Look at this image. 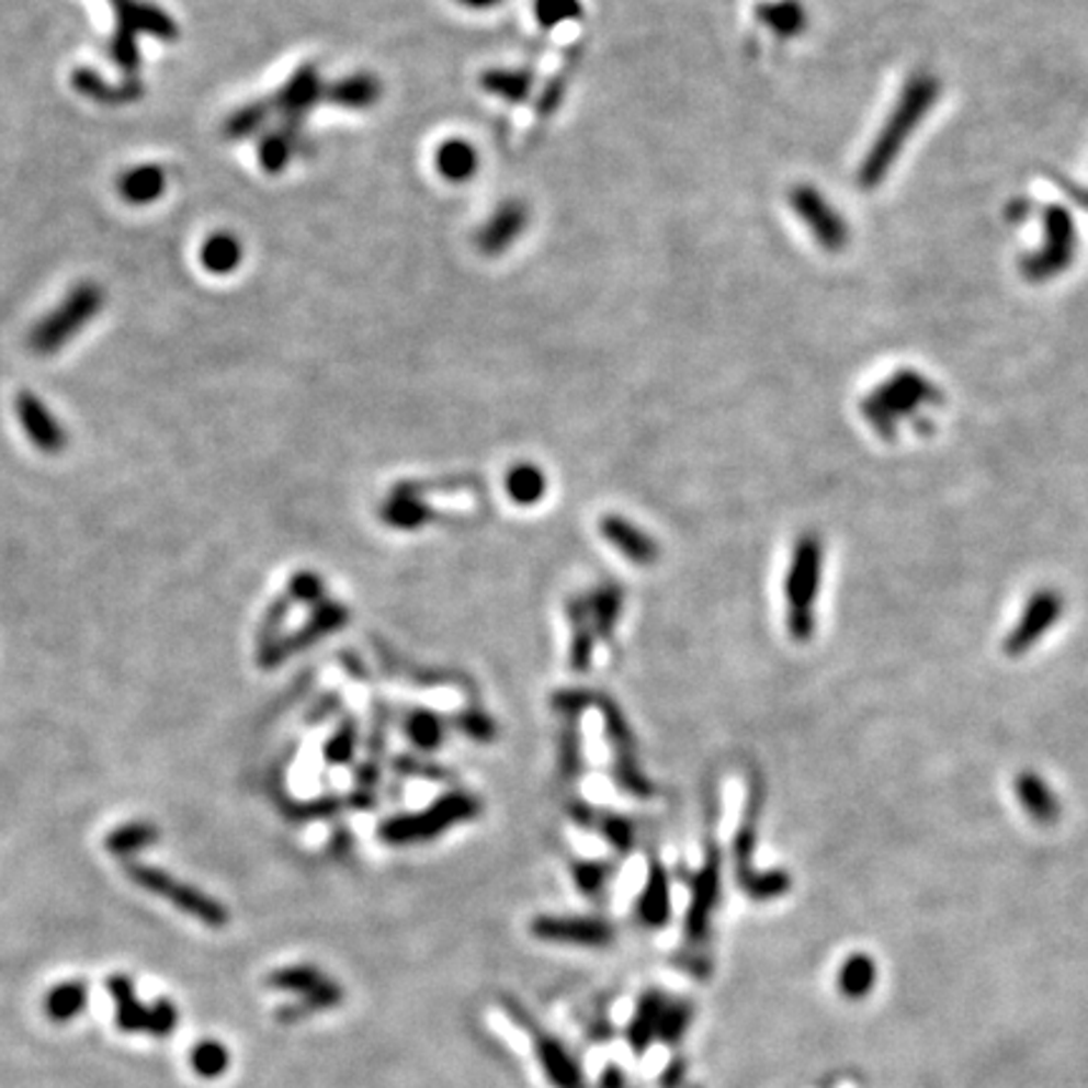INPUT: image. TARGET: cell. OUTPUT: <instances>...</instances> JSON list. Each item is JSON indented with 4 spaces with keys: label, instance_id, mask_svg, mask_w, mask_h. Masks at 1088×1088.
Segmentation results:
<instances>
[{
    "label": "cell",
    "instance_id": "1",
    "mask_svg": "<svg viewBox=\"0 0 1088 1088\" xmlns=\"http://www.w3.org/2000/svg\"><path fill=\"white\" fill-rule=\"evenodd\" d=\"M940 97V81L932 73H915L909 76L903 93H899L895 109L882 126V132L874 139L872 149L866 151L860 169V186L862 190H874L889 172L895 159L903 151L905 141L920 126L922 116L934 106Z\"/></svg>",
    "mask_w": 1088,
    "mask_h": 1088
},
{
    "label": "cell",
    "instance_id": "2",
    "mask_svg": "<svg viewBox=\"0 0 1088 1088\" xmlns=\"http://www.w3.org/2000/svg\"><path fill=\"white\" fill-rule=\"evenodd\" d=\"M479 814V802L464 792H452L433 802L427 812H416L406 816H396L381 824V839L388 845H416V841L437 839L439 835L452 829V824L466 821Z\"/></svg>",
    "mask_w": 1088,
    "mask_h": 1088
},
{
    "label": "cell",
    "instance_id": "3",
    "mask_svg": "<svg viewBox=\"0 0 1088 1088\" xmlns=\"http://www.w3.org/2000/svg\"><path fill=\"white\" fill-rule=\"evenodd\" d=\"M124 870H126V877H129L136 887L149 892V895L169 899V903L180 909V913L194 917V920L209 925V928H215V930L225 928V925L229 922L227 907L223 903H217L215 897L204 895L202 889L192 887V884L174 880L172 874L161 872V870H157V866H149V864L129 862L124 866Z\"/></svg>",
    "mask_w": 1088,
    "mask_h": 1088
},
{
    "label": "cell",
    "instance_id": "4",
    "mask_svg": "<svg viewBox=\"0 0 1088 1088\" xmlns=\"http://www.w3.org/2000/svg\"><path fill=\"white\" fill-rule=\"evenodd\" d=\"M116 11V33L112 38V54L116 66L126 73H134L139 68V46L136 36L149 33V36L172 41L177 36V25L169 15L147 0H112Z\"/></svg>",
    "mask_w": 1088,
    "mask_h": 1088
},
{
    "label": "cell",
    "instance_id": "5",
    "mask_svg": "<svg viewBox=\"0 0 1088 1088\" xmlns=\"http://www.w3.org/2000/svg\"><path fill=\"white\" fill-rule=\"evenodd\" d=\"M101 305H104V293H101L99 285L93 283L76 285L73 291L66 295V301L33 328L31 348L36 353L58 351V348L66 345L81 328H87V322L97 316Z\"/></svg>",
    "mask_w": 1088,
    "mask_h": 1088
},
{
    "label": "cell",
    "instance_id": "6",
    "mask_svg": "<svg viewBox=\"0 0 1088 1088\" xmlns=\"http://www.w3.org/2000/svg\"><path fill=\"white\" fill-rule=\"evenodd\" d=\"M501 1006L507 1008V1013L514 1018L517 1025H522L526 1033H530L532 1045H534V1056H537L540 1066L544 1070V1076L549 1078L557 1088H582V1074L580 1066L575 1064V1058L569 1056L567 1049L559 1043L555 1035H549L544 1028L537 1025L520 1002L512 998H501Z\"/></svg>",
    "mask_w": 1088,
    "mask_h": 1088
},
{
    "label": "cell",
    "instance_id": "7",
    "mask_svg": "<svg viewBox=\"0 0 1088 1088\" xmlns=\"http://www.w3.org/2000/svg\"><path fill=\"white\" fill-rule=\"evenodd\" d=\"M816 577H819V547L812 537L798 542L792 573H789L786 594H789V631L794 637H806L812 633V602L816 594Z\"/></svg>",
    "mask_w": 1088,
    "mask_h": 1088
},
{
    "label": "cell",
    "instance_id": "8",
    "mask_svg": "<svg viewBox=\"0 0 1088 1088\" xmlns=\"http://www.w3.org/2000/svg\"><path fill=\"white\" fill-rule=\"evenodd\" d=\"M1043 223H1045V245L1039 252L1031 254V258L1020 262L1023 275L1031 280H1045L1058 275L1061 270H1066L1070 265V258H1074V248H1076L1074 219H1070L1064 207L1045 209Z\"/></svg>",
    "mask_w": 1088,
    "mask_h": 1088
},
{
    "label": "cell",
    "instance_id": "9",
    "mask_svg": "<svg viewBox=\"0 0 1088 1088\" xmlns=\"http://www.w3.org/2000/svg\"><path fill=\"white\" fill-rule=\"evenodd\" d=\"M789 202H792L796 217L809 229L819 248L827 252H839L845 248L849 240V227L839 217V212L821 197L819 190H814L809 184H798L792 190Z\"/></svg>",
    "mask_w": 1088,
    "mask_h": 1088
},
{
    "label": "cell",
    "instance_id": "10",
    "mask_svg": "<svg viewBox=\"0 0 1088 1088\" xmlns=\"http://www.w3.org/2000/svg\"><path fill=\"white\" fill-rule=\"evenodd\" d=\"M928 396H930L928 381L920 378L913 371H905L897 373L895 378L884 381V384L874 390L870 401H864V413L870 416L874 427L887 429L892 427V421H895L897 416L909 413L922 401V398Z\"/></svg>",
    "mask_w": 1088,
    "mask_h": 1088
},
{
    "label": "cell",
    "instance_id": "11",
    "mask_svg": "<svg viewBox=\"0 0 1088 1088\" xmlns=\"http://www.w3.org/2000/svg\"><path fill=\"white\" fill-rule=\"evenodd\" d=\"M718 895H721V860L716 845L711 841L703 866L693 877L691 907H688L685 915V938L688 942H693V945H701V942L709 938L711 917L713 909L718 905Z\"/></svg>",
    "mask_w": 1088,
    "mask_h": 1088
},
{
    "label": "cell",
    "instance_id": "12",
    "mask_svg": "<svg viewBox=\"0 0 1088 1088\" xmlns=\"http://www.w3.org/2000/svg\"><path fill=\"white\" fill-rule=\"evenodd\" d=\"M530 204L522 200H505L499 202V207L487 217V223L479 227L476 233V248L489 258H497V254H505L507 250H512L517 240L526 233L530 227Z\"/></svg>",
    "mask_w": 1088,
    "mask_h": 1088
},
{
    "label": "cell",
    "instance_id": "13",
    "mask_svg": "<svg viewBox=\"0 0 1088 1088\" xmlns=\"http://www.w3.org/2000/svg\"><path fill=\"white\" fill-rule=\"evenodd\" d=\"M532 934L547 942H569V945L602 948L615 938L612 925L594 920V917H559L542 915L532 922Z\"/></svg>",
    "mask_w": 1088,
    "mask_h": 1088
},
{
    "label": "cell",
    "instance_id": "14",
    "mask_svg": "<svg viewBox=\"0 0 1088 1088\" xmlns=\"http://www.w3.org/2000/svg\"><path fill=\"white\" fill-rule=\"evenodd\" d=\"M598 705H600L602 716H605L612 748H615V769H617L620 784H623V789H627V792H633L637 796L650 794L648 779H643L641 769H637L633 736H631V730H627L623 713L617 711V705L612 703L610 699H598Z\"/></svg>",
    "mask_w": 1088,
    "mask_h": 1088
},
{
    "label": "cell",
    "instance_id": "15",
    "mask_svg": "<svg viewBox=\"0 0 1088 1088\" xmlns=\"http://www.w3.org/2000/svg\"><path fill=\"white\" fill-rule=\"evenodd\" d=\"M326 99V83H322L316 66H303L293 73L275 97V109L283 114L287 126H297L313 106Z\"/></svg>",
    "mask_w": 1088,
    "mask_h": 1088
},
{
    "label": "cell",
    "instance_id": "16",
    "mask_svg": "<svg viewBox=\"0 0 1088 1088\" xmlns=\"http://www.w3.org/2000/svg\"><path fill=\"white\" fill-rule=\"evenodd\" d=\"M598 530L602 534V540L610 542L612 549H617L620 555L631 559L637 567H650L653 563H658L660 547L658 542L650 537L648 532H643L641 526H635L631 520L617 514L602 517Z\"/></svg>",
    "mask_w": 1088,
    "mask_h": 1088
},
{
    "label": "cell",
    "instance_id": "17",
    "mask_svg": "<svg viewBox=\"0 0 1088 1088\" xmlns=\"http://www.w3.org/2000/svg\"><path fill=\"white\" fill-rule=\"evenodd\" d=\"M15 411H19V419L25 433H29V439L33 441V446L41 449L44 454L64 452L68 437L61 423L54 419V413L44 406V401H38L33 394H21L15 398Z\"/></svg>",
    "mask_w": 1088,
    "mask_h": 1088
},
{
    "label": "cell",
    "instance_id": "18",
    "mask_svg": "<svg viewBox=\"0 0 1088 1088\" xmlns=\"http://www.w3.org/2000/svg\"><path fill=\"white\" fill-rule=\"evenodd\" d=\"M479 151H476L469 139H462V136L441 141L437 147V155H433V167H437L441 180H446L449 184H466L474 180L476 172H479Z\"/></svg>",
    "mask_w": 1088,
    "mask_h": 1088
},
{
    "label": "cell",
    "instance_id": "19",
    "mask_svg": "<svg viewBox=\"0 0 1088 1088\" xmlns=\"http://www.w3.org/2000/svg\"><path fill=\"white\" fill-rule=\"evenodd\" d=\"M384 87L373 73H351L345 79H338L336 83L326 87V99L330 104L351 109V112H365V109L376 106Z\"/></svg>",
    "mask_w": 1088,
    "mask_h": 1088
},
{
    "label": "cell",
    "instance_id": "20",
    "mask_svg": "<svg viewBox=\"0 0 1088 1088\" xmlns=\"http://www.w3.org/2000/svg\"><path fill=\"white\" fill-rule=\"evenodd\" d=\"M637 917L653 930L662 928L670 920V884L666 870L658 862H653L643 895L637 899Z\"/></svg>",
    "mask_w": 1088,
    "mask_h": 1088
},
{
    "label": "cell",
    "instance_id": "21",
    "mask_svg": "<svg viewBox=\"0 0 1088 1088\" xmlns=\"http://www.w3.org/2000/svg\"><path fill=\"white\" fill-rule=\"evenodd\" d=\"M381 517L396 530H419L431 520V509L427 501L416 497V489L398 487L381 509Z\"/></svg>",
    "mask_w": 1088,
    "mask_h": 1088
},
{
    "label": "cell",
    "instance_id": "22",
    "mask_svg": "<svg viewBox=\"0 0 1088 1088\" xmlns=\"http://www.w3.org/2000/svg\"><path fill=\"white\" fill-rule=\"evenodd\" d=\"M481 89L507 104H524L534 89V76L524 68H489L481 73Z\"/></svg>",
    "mask_w": 1088,
    "mask_h": 1088
},
{
    "label": "cell",
    "instance_id": "23",
    "mask_svg": "<svg viewBox=\"0 0 1088 1088\" xmlns=\"http://www.w3.org/2000/svg\"><path fill=\"white\" fill-rule=\"evenodd\" d=\"M345 998V993L343 988L336 981H328L320 985V988L316 990H310V993H305V996H301L297 1000L293 1002H287V1006H283L275 1013V1018L280 1020V1023H297V1020H303V1018H310V1016H316V1013H322V1010H330V1008H336L340 1000Z\"/></svg>",
    "mask_w": 1088,
    "mask_h": 1088
},
{
    "label": "cell",
    "instance_id": "24",
    "mask_svg": "<svg viewBox=\"0 0 1088 1088\" xmlns=\"http://www.w3.org/2000/svg\"><path fill=\"white\" fill-rule=\"evenodd\" d=\"M756 19L779 38H794L806 29V11L798 0H767L756 8Z\"/></svg>",
    "mask_w": 1088,
    "mask_h": 1088
},
{
    "label": "cell",
    "instance_id": "25",
    "mask_svg": "<svg viewBox=\"0 0 1088 1088\" xmlns=\"http://www.w3.org/2000/svg\"><path fill=\"white\" fill-rule=\"evenodd\" d=\"M662 1008H666V998L656 990L645 993L641 1006H637L635 1016L631 1020V1028H627V1041H631L637 1056L648 1051V1045L658 1039Z\"/></svg>",
    "mask_w": 1088,
    "mask_h": 1088
},
{
    "label": "cell",
    "instance_id": "26",
    "mask_svg": "<svg viewBox=\"0 0 1088 1088\" xmlns=\"http://www.w3.org/2000/svg\"><path fill=\"white\" fill-rule=\"evenodd\" d=\"M569 617H573V650H569V662L577 673H588L594 650V625L588 610V602L577 600L569 605Z\"/></svg>",
    "mask_w": 1088,
    "mask_h": 1088
},
{
    "label": "cell",
    "instance_id": "27",
    "mask_svg": "<svg viewBox=\"0 0 1088 1088\" xmlns=\"http://www.w3.org/2000/svg\"><path fill=\"white\" fill-rule=\"evenodd\" d=\"M165 186H167L165 172L155 165H144L129 169V172L122 177L118 192H122L124 200L132 204H149L165 194Z\"/></svg>",
    "mask_w": 1088,
    "mask_h": 1088
},
{
    "label": "cell",
    "instance_id": "28",
    "mask_svg": "<svg viewBox=\"0 0 1088 1088\" xmlns=\"http://www.w3.org/2000/svg\"><path fill=\"white\" fill-rule=\"evenodd\" d=\"M89 1000V985L83 981H66L56 988H50L46 996V1016L54 1023H68L76 1016L83 1013Z\"/></svg>",
    "mask_w": 1088,
    "mask_h": 1088
},
{
    "label": "cell",
    "instance_id": "29",
    "mask_svg": "<svg viewBox=\"0 0 1088 1088\" xmlns=\"http://www.w3.org/2000/svg\"><path fill=\"white\" fill-rule=\"evenodd\" d=\"M874 981H877V965H874V960L870 955H852L841 965L837 985L841 996L849 1000H860L870 996Z\"/></svg>",
    "mask_w": 1088,
    "mask_h": 1088
},
{
    "label": "cell",
    "instance_id": "30",
    "mask_svg": "<svg viewBox=\"0 0 1088 1088\" xmlns=\"http://www.w3.org/2000/svg\"><path fill=\"white\" fill-rule=\"evenodd\" d=\"M202 265L209 272H217V275H227L233 272L242 260V245L235 235L229 233H217L212 235L207 242L202 245Z\"/></svg>",
    "mask_w": 1088,
    "mask_h": 1088
},
{
    "label": "cell",
    "instance_id": "31",
    "mask_svg": "<svg viewBox=\"0 0 1088 1088\" xmlns=\"http://www.w3.org/2000/svg\"><path fill=\"white\" fill-rule=\"evenodd\" d=\"M328 977L322 975L316 965H291L277 967L275 973L268 975V988L277 993H293V996H305V993L320 988Z\"/></svg>",
    "mask_w": 1088,
    "mask_h": 1088
},
{
    "label": "cell",
    "instance_id": "32",
    "mask_svg": "<svg viewBox=\"0 0 1088 1088\" xmlns=\"http://www.w3.org/2000/svg\"><path fill=\"white\" fill-rule=\"evenodd\" d=\"M159 839V829L149 821H132L124 824V827H116L112 835L106 837V849L116 857H129L134 852H141L155 845Z\"/></svg>",
    "mask_w": 1088,
    "mask_h": 1088
},
{
    "label": "cell",
    "instance_id": "33",
    "mask_svg": "<svg viewBox=\"0 0 1088 1088\" xmlns=\"http://www.w3.org/2000/svg\"><path fill=\"white\" fill-rule=\"evenodd\" d=\"M507 491L517 505L532 507L547 491V479H544L542 469H537L534 464H520L507 474Z\"/></svg>",
    "mask_w": 1088,
    "mask_h": 1088
},
{
    "label": "cell",
    "instance_id": "34",
    "mask_svg": "<svg viewBox=\"0 0 1088 1088\" xmlns=\"http://www.w3.org/2000/svg\"><path fill=\"white\" fill-rule=\"evenodd\" d=\"M73 87L79 89L81 93H87V97H91V99L106 101V104H118V99H122V101H132V99L139 97V91H141L139 83H136L134 79L122 83V87L112 89V87H109V83H104V79H99L97 73L89 71V68H83V71H76L73 73Z\"/></svg>",
    "mask_w": 1088,
    "mask_h": 1088
},
{
    "label": "cell",
    "instance_id": "35",
    "mask_svg": "<svg viewBox=\"0 0 1088 1088\" xmlns=\"http://www.w3.org/2000/svg\"><path fill=\"white\" fill-rule=\"evenodd\" d=\"M190 1064L192 1070L202 1078H219L227 1074L229 1068V1051L225 1043H219L215 1039H204L200 1043H194V1049L190 1053Z\"/></svg>",
    "mask_w": 1088,
    "mask_h": 1088
},
{
    "label": "cell",
    "instance_id": "36",
    "mask_svg": "<svg viewBox=\"0 0 1088 1088\" xmlns=\"http://www.w3.org/2000/svg\"><path fill=\"white\" fill-rule=\"evenodd\" d=\"M258 155H260V167L265 169V172L270 174L283 172L295 155L293 132H272L268 136H262Z\"/></svg>",
    "mask_w": 1088,
    "mask_h": 1088
},
{
    "label": "cell",
    "instance_id": "37",
    "mask_svg": "<svg viewBox=\"0 0 1088 1088\" xmlns=\"http://www.w3.org/2000/svg\"><path fill=\"white\" fill-rule=\"evenodd\" d=\"M582 15L580 0H534V19L540 29L552 31L557 25L577 21Z\"/></svg>",
    "mask_w": 1088,
    "mask_h": 1088
},
{
    "label": "cell",
    "instance_id": "38",
    "mask_svg": "<svg viewBox=\"0 0 1088 1088\" xmlns=\"http://www.w3.org/2000/svg\"><path fill=\"white\" fill-rule=\"evenodd\" d=\"M691 1016H693L691 1002L666 1000V1008H662V1016H660L658 1039L668 1041V1043H676V1041L683 1039V1033L688 1031V1023H691Z\"/></svg>",
    "mask_w": 1088,
    "mask_h": 1088
},
{
    "label": "cell",
    "instance_id": "39",
    "mask_svg": "<svg viewBox=\"0 0 1088 1088\" xmlns=\"http://www.w3.org/2000/svg\"><path fill=\"white\" fill-rule=\"evenodd\" d=\"M408 736L419 748H437L444 738V724H441L439 716H433L429 711H416L408 716Z\"/></svg>",
    "mask_w": 1088,
    "mask_h": 1088
},
{
    "label": "cell",
    "instance_id": "40",
    "mask_svg": "<svg viewBox=\"0 0 1088 1088\" xmlns=\"http://www.w3.org/2000/svg\"><path fill=\"white\" fill-rule=\"evenodd\" d=\"M268 116H270V106L260 104V101L258 104L242 106L240 112H235L233 116H229V122L225 126V134L229 136V139H242V136H250L258 129H262V124L268 122Z\"/></svg>",
    "mask_w": 1088,
    "mask_h": 1088
},
{
    "label": "cell",
    "instance_id": "41",
    "mask_svg": "<svg viewBox=\"0 0 1088 1088\" xmlns=\"http://www.w3.org/2000/svg\"><path fill=\"white\" fill-rule=\"evenodd\" d=\"M177 1023H180V1010L169 998H159L149 1006L147 1031L144 1033L155 1035V1039H167V1035L174 1033Z\"/></svg>",
    "mask_w": 1088,
    "mask_h": 1088
},
{
    "label": "cell",
    "instance_id": "42",
    "mask_svg": "<svg viewBox=\"0 0 1088 1088\" xmlns=\"http://www.w3.org/2000/svg\"><path fill=\"white\" fill-rule=\"evenodd\" d=\"M573 874H575V882H577V887H580L582 895H598V892L605 887V882L612 874V870H610V864H602V862H577L573 866Z\"/></svg>",
    "mask_w": 1088,
    "mask_h": 1088
},
{
    "label": "cell",
    "instance_id": "43",
    "mask_svg": "<svg viewBox=\"0 0 1088 1088\" xmlns=\"http://www.w3.org/2000/svg\"><path fill=\"white\" fill-rule=\"evenodd\" d=\"M147 1016H149V1006H144V1002L136 1000V996L116 1002L118 1031H124V1033L147 1031Z\"/></svg>",
    "mask_w": 1088,
    "mask_h": 1088
},
{
    "label": "cell",
    "instance_id": "44",
    "mask_svg": "<svg viewBox=\"0 0 1088 1088\" xmlns=\"http://www.w3.org/2000/svg\"><path fill=\"white\" fill-rule=\"evenodd\" d=\"M291 594L295 600L305 602H320L322 598V582L313 573H297L291 580Z\"/></svg>",
    "mask_w": 1088,
    "mask_h": 1088
},
{
    "label": "cell",
    "instance_id": "45",
    "mask_svg": "<svg viewBox=\"0 0 1088 1088\" xmlns=\"http://www.w3.org/2000/svg\"><path fill=\"white\" fill-rule=\"evenodd\" d=\"M353 753V726L345 724V728H340L338 734L330 738L326 756L330 761H348Z\"/></svg>",
    "mask_w": 1088,
    "mask_h": 1088
},
{
    "label": "cell",
    "instance_id": "46",
    "mask_svg": "<svg viewBox=\"0 0 1088 1088\" xmlns=\"http://www.w3.org/2000/svg\"><path fill=\"white\" fill-rule=\"evenodd\" d=\"M623 1086H625V1078L617 1068H610L600 1081V1088H623Z\"/></svg>",
    "mask_w": 1088,
    "mask_h": 1088
},
{
    "label": "cell",
    "instance_id": "47",
    "mask_svg": "<svg viewBox=\"0 0 1088 1088\" xmlns=\"http://www.w3.org/2000/svg\"><path fill=\"white\" fill-rule=\"evenodd\" d=\"M458 3L472 8V11H489V8H497L505 3V0H458Z\"/></svg>",
    "mask_w": 1088,
    "mask_h": 1088
},
{
    "label": "cell",
    "instance_id": "48",
    "mask_svg": "<svg viewBox=\"0 0 1088 1088\" xmlns=\"http://www.w3.org/2000/svg\"><path fill=\"white\" fill-rule=\"evenodd\" d=\"M683 1076V1068H680V1064H673V1070H670L668 1076H662V1084H668V1086H676L678 1084V1078Z\"/></svg>",
    "mask_w": 1088,
    "mask_h": 1088
}]
</instances>
